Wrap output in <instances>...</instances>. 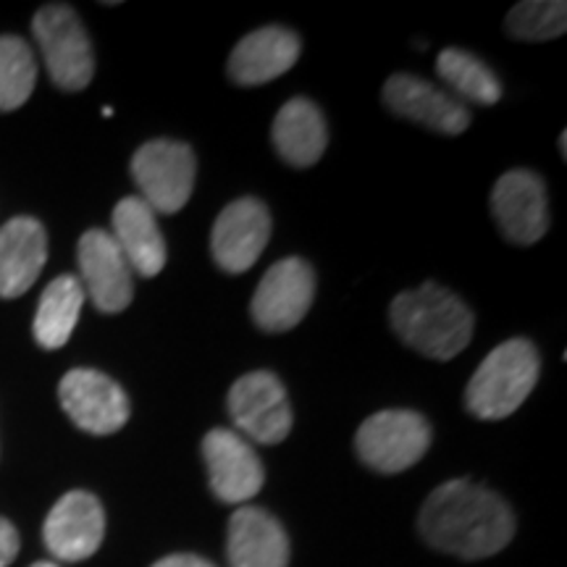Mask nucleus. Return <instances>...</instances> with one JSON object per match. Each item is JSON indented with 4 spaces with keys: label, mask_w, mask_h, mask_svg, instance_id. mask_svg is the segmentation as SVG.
Wrapping results in <instances>:
<instances>
[{
    "label": "nucleus",
    "mask_w": 567,
    "mask_h": 567,
    "mask_svg": "<svg viewBox=\"0 0 567 567\" xmlns=\"http://www.w3.org/2000/svg\"><path fill=\"white\" fill-rule=\"evenodd\" d=\"M302 42L287 27H264L234 45L229 55V76L237 84L255 87L287 74L300 59Z\"/></svg>",
    "instance_id": "obj_16"
},
{
    "label": "nucleus",
    "mask_w": 567,
    "mask_h": 567,
    "mask_svg": "<svg viewBox=\"0 0 567 567\" xmlns=\"http://www.w3.org/2000/svg\"><path fill=\"white\" fill-rule=\"evenodd\" d=\"M32 567H59V565H53V563H34Z\"/></svg>",
    "instance_id": "obj_27"
},
{
    "label": "nucleus",
    "mask_w": 567,
    "mask_h": 567,
    "mask_svg": "<svg viewBox=\"0 0 567 567\" xmlns=\"http://www.w3.org/2000/svg\"><path fill=\"white\" fill-rule=\"evenodd\" d=\"M354 446L368 467L394 476L429 452L431 425L415 410H381L360 425Z\"/></svg>",
    "instance_id": "obj_5"
},
{
    "label": "nucleus",
    "mask_w": 567,
    "mask_h": 567,
    "mask_svg": "<svg viewBox=\"0 0 567 567\" xmlns=\"http://www.w3.org/2000/svg\"><path fill=\"white\" fill-rule=\"evenodd\" d=\"M389 318L396 337L431 360L457 358L473 339L471 308L434 281L396 297Z\"/></svg>",
    "instance_id": "obj_2"
},
{
    "label": "nucleus",
    "mask_w": 567,
    "mask_h": 567,
    "mask_svg": "<svg viewBox=\"0 0 567 567\" xmlns=\"http://www.w3.org/2000/svg\"><path fill=\"white\" fill-rule=\"evenodd\" d=\"M231 567H287L289 538L281 523L260 507L243 505L229 520L226 542Z\"/></svg>",
    "instance_id": "obj_19"
},
{
    "label": "nucleus",
    "mask_w": 567,
    "mask_h": 567,
    "mask_svg": "<svg viewBox=\"0 0 567 567\" xmlns=\"http://www.w3.org/2000/svg\"><path fill=\"white\" fill-rule=\"evenodd\" d=\"M229 415L234 425L258 444H279L292 431V408L287 389L271 371H252L229 389Z\"/></svg>",
    "instance_id": "obj_7"
},
{
    "label": "nucleus",
    "mask_w": 567,
    "mask_h": 567,
    "mask_svg": "<svg viewBox=\"0 0 567 567\" xmlns=\"http://www.w3.org/2000/svg\"><path fill=\"white\" fill-rule=\"evenodd\" d=\"M82 281L74 276H59L45 287L34 316V339L42 350H59L74 334L84 305Z\"/></svg>",
    "instance_id": "obj_21"
},
{
    "label": "nucleus",
    "mask_w": 567,
    "mask_h": 567,
    "mask_svg": "<svg viewBox=\"0 0 567 567\" xmlns=\"http://www.w3.org/2000/svg\"><path fill=\"white\" fill-rule=\"evenodd\" d=\"M48 264V234L38 218L17 216L0 229V297H21Z\"/></svg>",
    "instance_id": "obj_17"
},
{
    "label": "nucleus",
    "mask_w": 567,
    "mask_h": 567,
    "mask_svg": "<svg viewBox=\"0 0 567 567\" xmlns=\"http://www.w3.org/2000/svg\"><path fill=\"white\" fill-rule=\"evenodd\" d=\"M38 82L32 48L17 34L0 38V111H17L30 101Z\"/></svg>",
    "instance_id": "obj_23"
},
{
    "label": "nucleus",
    "mask_w": 567,
    "mask_h": 567,
    "mask_svg": "<svg viewBox=\"0 0 567 567\" xmlns=\"http://www.w3.org/2000/svg\"><path fill=\"white\" fill-rule=\"evenodd\" d=\"M197 161L193 147L174 140L145 142L132 158L140 197L155 213H179L195 189Z\"/></svg>",
    "instance_id": "obj_6"
},
{
    "label": "nucleus",
    "mask_w": 567,
    "mask_h": 567,
    "mask_svg": "<svg viewBox=\"0 0 567 567\" xmlns=\"http://www.w3.org/2000/svg\"><path fill=\"white\" fill-rule=\"evenodd\" d=\"M105 536V513L97 496L90 492H69L55 502L45 517L42 538L53 557L80 563L101 549Z\"/></svg>",
    "instance_id": "obj_15"
},
{
    "label": "nucleus",
    "mask_w": 567,
    "mask_h": 567,
    "mask_svg": "<svg viewBox=\"0 0 567 567\" xmlns=\"http://www.w3.org/2000/svg\"><path fill=\"white\" fill-rule=\"evenodd\" d=\"M542 360L530 339H507L486 354L467 381L465 405L481 421H502L513 415L536 389Z\"/></svg>",
    "instance_id": "obj_3"
},
{
    "label": "nucleus",
    "mask_w": 567,
    "mask_h": 567,
    "mask_svg": "<svg viewBox=\"0 0 567 567\" xmlns=\"http://www.w3.org/2000/svg\"><path fill=\"white\" fill-rule=\"evenodd\" d=\"M567 27V3L563 0H526L507 13L505 30L513 40L547 42L563 38Z\"/></svg>",
    "instance_id": "obj_24"
},
{
    "label": "nucleus",
    "mask_w": 567,
    "mask_h": 567,
    "mask_svg": "<svg viewBox=\"0 0 567 567\" xmlns=\"http://www.w3.org/2000/svg\"><path fill=\"white\" fill-rule=\"evenodd\" d=\"M274 145L289 166L308 168L321 161L329 145L323 113L308 97H292L284 103L274 122Z\"/></svg>",
    "instance_id": "obj_20"
},
{
    "label": "nucleus",
    "mask_w": 567,
    "mask_h": 567,
    "mask_svg": "<svg viewBox=\"0 0 567 567\" xmlns=\"http://www.w3.org/2000/svg\"><path fill=\"white\" fill-rule=\"evenodd\" d=\"M113 234L126 264L142 279H153L166 266V243L158 226V216L142 197L132 195L113 208Z\"/></svg>",
    "instance_id": "obj_18"
},
{
    "label": "nucleus",
    "mask_w": 567,
    "mask_h": 567,
    "mask_svg": "<svg viewBox=\"0 0 567 567\" xmlns=\"http://www.w3.org/2000/svg\"><path fill=\"white\" fill-rule=\"evenodd\" d=\"M32 32L51 80L66 92L87 87L95 74V53L76 11L63 3L42 6L32 19Z\"/></svg>",
    "instance_id": "obj_4"
},
{
    "label": "nucleus",
    "mask_w": 567,
    "mask_h": 567,
    "mask_svg": "<svg viewBox=\"0 0 567 567\" xmlns=\"http://www.w3.org/2000/svg\"><path fill=\"white\" fill-rule=\"evenodd\" d=\"M417 526L434 549L460 559H484L513 542L515 515L492 488L457 478L429 494Z\"/></svg>",
    "instance_id": "obj_1"
},
{
    "label": "nucleus",
    "mask_w": 567,
    "mask_h": 567,
    "mask_svg": "<svg viewBox=\"0 0 567 567\" xmlns=\"http://www.w3.org/2000/svg\"><path fill=\"white\" fill-rule=\"evenodd\" d=\"M384 103L396 116L439 134H463L471 126V109L452 92L421 80L415 74H394L384 84Z\"/></svg>",
    "instance_id": "obj_13"
},
{
    "label": "nucleus",
    "mask_w": 567,
    "mask_h": 567,
    "mask_svg": "<svg viewBox=\"0 0 567 567\" xmlns=\"http://www.w3.org/2000/svg\"><path fill=\"white\" fill-rule=\"evenodd\" d=\"M268 239H271V213L255 197H243L218 213L210 234V250L221 271L243 274L258 264Z\"/></svg>",
    "instance_id": "obj_10"
},
{
    "label": "nucleus",
    "mask_w": 567,
    "mask_h": 567,
    "mask_svg": "<svg viewBox=\"0 0 567 567\" xmlns=\"http://www.w3.org/2000/svg\"><path fill=\"white\" fill-rule=\"evenodd\" d=\"M492 213L513 245L538 243L549 229L547 187L542 176L526 168L502 174L492 189Z\"/></svg>",
    "instance_id": "obj_11"
},
{
    "label": "nucleus",
    "mask_w": 567,
    "mask_h": 567,
    "mask_svg": "<svg viewBox=\"0 0 567 567\" xmlns=\"http://www.w3.org/2000/svg\"><path fill=\"white\" fill-rule=\"evenodd\" d=\"M153 567H216V565L197 555H168L158 559Z\"/></svg>",
    "instance_id": "obj_26"
},
{
    "label": "nucleus",
    "mask_w": 567,
    "mask_h": 567,
    "mask_svg": "<svg viewBox=\"0 0 567 567\" xmlns=\"http://www.w3.org/2000/svg\"><path fill=\"white\" fill-rule=\"evenodd\" d=\"M61 405L82 431L109 436L122 431L130 421V396L111 375L92 368H74L61 379Z\"/></svg>",
    "instance_id": "obj_8"
},
{
    "label": "nucleus",
    "mask_w": 567,
    "mask_h": 567,
    "mask_svg": "<svg viewBox=\"0 0 567 567\" xmlns=\"http://www.w3.org/2000/svg\"><path fill=\"white\" fill-rule=\"evenodd\" d=\"M436 71L442 82L450 87L460 103L494 105L502 97V84L494 71L473 53L460 51V48H446L439 53Z\"/></svg>",
    "instance_id": "obj_22"
},
{
    "label": "nucleus",
    "mask_w": 567,
    "mask_h": 567,
    "mask_svg": "<svg viewBox=\"0 0 567 567\" xmlns=\"http://www.w3.org/2000/svg\"><path fill=\"white\" fill-rule=\"evenodd\" d=\"M19 555V534L6 517H0V567H9Z\"/></svg>",
    "instance_id": "obj_25"
},
{
    "label": "nucleus",
    "mask_w": 567,
    "mask_h": 567,
    "mask_svg": "<svg viewBox=\"0 0 567 567\" xmlns=\"http://www.w3.org/2000/svg\"><path fill=\"white\" fill-rule=\"evenodd\" d=\"M316 274L302 258H284L268 268L252 297V318L264 331H289L308 316Z\"/></svg>",
    "instance_id": "obj_9"
},
{
    "label": "nucleus",
    "mask_w": 567,
    "mask_h": 567,
    "mask_svg": "<svg viewBox=\"0 0 567 567\" xmlns=\"http://www.w3.org/2000/svg\"><path fill=\"white\" fill-rule=\"evenodd\" d=\"M203 457L208 465L213 494L226 505H245L266 484V471L258 452L237 431H208V436L203 439Z\"/></svg>",
    "instance_id": "obj_12"
},
{
    "label": "nucleus",
    "mask_w": 567,
    "mask_h": 567,
    "mask_svg": "<svg viewBox=\"0 0 567 567\" xmlns=\"http://www.w3.org/2000/svg\"><path fill=\"white\" fill-rule=\"evenodd\" d=\"M82 289L101 313H122L134 297L132 268L116 239L103 229H90L80 239Z\"/></svg>",
    "instance_id": "obj_14"
}]
</instances>
